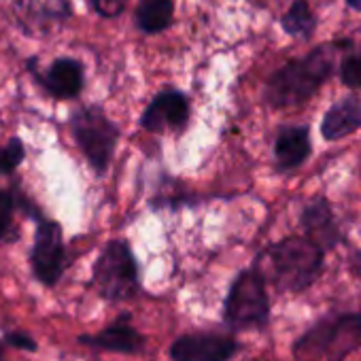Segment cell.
<instances>
[{
	"label": "cell",
	"instance_id": "1",
	"mask_svg": "<svg viewBox=\"0 0 361 361\" xmlns=\"http://www.w3.org/2000/svg\"><path fill=\"white\" fill-rule=\"evenodd\" d=\"M323 268V249L310 238H285L264 255V279L279 291L300 293L308 289Z\"/></svg>",
	"mask_w": 361,
	"mask_h": 361
},
{
	"label": "cell",
	"instance_id": "2",
	"mask_svg": "<svg viewBox=\"0 0 361 361\" xmlns=\"http://www.w3.org/2000/svg\"><path fill=\"white\" fill-rule=\"evenodd\" d=\"M361 348V310L342 312L317 321L293 344L298 359L344 361L350 353Z\"/></svg>",
	"mask_w": 361,
	"mask_h": 361
},
{
	"label": "cell",
	"instance_id": "3",
	"mask_svg": "<svg viewBox=\"0 0 361 361\" xmlns=\"http://www.w3.org/2000/svg\"><path fill=\"white\" fill-rule=\"evenodd\" d=\"M331 73V54L325 47L283 66L268 83L266 98L272 106H295L312 98Z\"/></svg>",
	"mask_w": 361,
	"mask_h": 361
},
{
	"label": "cell",
	"instance_id": "4",
	"mask_svg": "<svg viewBox=\"0 0 361 361\" xmlns=\"http://www.w3.org/2000/svg\"><path fill=\"white\" fill-rule=\"evenodd\" d=\"M224 317L234 329L266 325L270 317V300L266 293V279L259 270H245L236 276L226 300Z\"/></svg>",
	"mask_w": 361,
	"mask_h": 361
},
{
	"label": "cell",
	"instance_id": "5",
	"mask_svg": "<svg viewBox=\"0 0 361 361\" xmlns=\"http://www.w3.org/2000/svg\"><path fill=\"white\" fill-rule=\"evenodd\" d=\"M94 285L111 302L130 300L138 291L136 259L123 240H111L94 266Z\"/></svg>",
	"mask_w": 361,
	"mask_h": 361
},
{
	"label": "cell",
	"instance_id": "6",
	"mask_svg": "<svg viewBox=\"0 0 361 361\" xmlns=\"http://www.w3.org/2000/svg\"><path fill=\"white\" fill-rule=\"evenodd\" d=\"M73 132L77 145L81 147L90 164L98 172H104L119 136L117 126L100 109L92 106V109H81L73 117Z\"/></svg>",
	"mask_w": 361,
	"mask_h": 361
},
{
	"label": "cell",
	"instance_id": "7",
	"mask_svg": "<svg viewBox=\"0 0 361 361\" xmlns=\"http://www.w3.org/2000/svg\"><path fill=\"white\" fill-rule=\"evenodd\" d=\"M64 262H66V253H64L62 228L56 221L43 219L37 228L35 247L30 255L35 276L43 285L54 287L64 272Z\"/></svg>",
	"mask_w": 361,
	"mask_h": 361
},
{
	"label": "cell",
	"instance_id": "8",
	"mask_svg": "<svg viewBox=\"0 0 361 361\" xmlns=\"http://www.w3.org/2000/svg\"><path fill=\"white\" fill-rule=\"evenodd\" d=\"M240 350L238 340L217 331H196L178 336L170 344L172 361H230Z\"/></svg>",
	"mask_w": 361,
	"mask_h": 361
},
{
	"label": "cell",
	"instance_id": "9",
	"mask_svg": "<svg viewBox=\"0 0 361 361\" xmlns=\"http://www.w3.org/2000/svg\"><path fill=\"white\" fill-rule=\"evenodd\" d=\"M71 16L66 0H18L16 18L28 35H47Z\"/></svg>",
	"mask_w": 361,
	"mask_h": 361
},
{
	"label": "cell",
	"instance_id": "10",
	"mask_svg": "<svg viewBox=\"0 0 361 361\" xmlns=\"http://www.w3.org/2000/svg\"><path fill=\"white\" fill-rule=\"evenodd\" d=\"M81 344L98 348V350H109V353H123V355H136L145 350V338L138 329H134L128 323V314H123L119 321L113 325L104 327L98 334H87L79 338Z\"/></svg>",
	"mask_w": 361,
	"mask_h": 361
},
{
	"label": "cell",
	"instance_id": "11",
	"mask_svg": "<svg viewBox=\"0 0 361 361\" xmlns=\"http://www.w3.org/2000/svg\"><path fill=\"white\" fill-rule=\"evenodd\" d=\"M190 115L188 98L178 92H161L151 100L147 111L142 113V128L149 132H161L166 128H178L183 126Z\"/></svg>",
	"mask_w": 361,
	"mask_h": 361
},
{
	"label": "cell",
	"instance_id": "12",
	"mask_svg": "<svg viewBox=\"0 0 361 361\" xmlns=\"http://www.w3.org/2000/svg\"><path fill=\"white\" fill-rule=\"evenodd\" d=\"M304 230L308 238L319 245L321 249H331L340 240V230L334 221V215L329 211V204L325 200H317L304 209L302 215Z\"/></svg>",
	"mask_w": 361,
	"mask_h": 361
},
{
	"label": "cell",
	"instance_id": "13",
	"mask_svg": "<svg viewBox=\"0 0 361 361\" xmlns=\"http://www.w3.org/2000/svg\"><path fill=\"white\" fill-rule=\"evenodd\" d=\"M357 128H361V100L344 98L325 113L321 132L327 140H338Z\"/></svg>",
	"mask_w": 361,
	"mask_h": 361
},
{
	"label": "cell",
	"instance_id": "14",
	"mask_svg": "<svg viewBox=\"0 0 361 361\" xmlns=\"http://www.w3.org/2000/svg\"><path fill=\"white\" fill-rule=\"evenodd\" d=\"M43 83L56 98H73L81 92L83 68L77 60H71V58L58 60L45 73Z\"/></svg>",
	"mask_w": 361,
	"mask_h": 361
},
{
	"label": "cell",
	"instance_id": "15",
	"mask_svg": "<svg viewBox=\"0 0 361 361\" xmlns=\"http://www.w3.org/2000/svg\"><path fill=\"white\" fill-rule=\"evenodd\" d=\"M276 161L281 168H295L300 166L310 153V140L306 128H287L276 138Z\"/></svg>",
	"mask_w": 361,
	"mask_h": 361
},
{
	"label": "cell",
	"instance_id": "16",
	"mask_svg": "<svg viewBox=\"0 0 361 361\" xmlns=\"http://www.w3.org/2000/svg\"><path fill=\"white\" fill-rule=\"evenodd\" d=\"M174 7L170 0H142L136 9V24L142 32L155 35L172 24Z\"/></svg>",
	"mask_w": 361,
	"mask_h": 361
},
{
	"label": "cell",
	"instance_id": "17",
	"mask_svg": "<svg viewBox=\"0 0 361 361\" xmlns=\"http://www.w3.org/2000/svg\"><path fill=\"white\" fill-rule=\"evenodd\" d=\"M283 28L291 37H300V39H306L312 35L314 20H312V11H310L306 0H295V3L291 5V9L283 18Z\"/></svg>",
	"mask_w": 361,
	"mask_h": 361
},
{
	"label": "cell",
	"instance_id": "18",
	"mask_svg": "<svg viewBox=\"0 0 361 361\" xmlns=\"http://www.w3.org/2000/svg\"><path fill=\"white\" fill-rule=\"evenodd\" d=\"M24 159V145L20 138H11L5 147H0V174L13 172Z\"/></svg>",
	"mask_w": 361,
	"mask_h": 361
},
{
	"label": "cell",
	"instance_id": "19",
	"mask_svg": "<svg viewBox=\"0 0 361 361\" xmlns=\"http://www.w3.org/2000/svg\"><path fill=\"white\" fill-rule=\"evenodd\" d=\"M13 211H16V202H13L11 192L0 190V243H7L11 238Z\"/></svg>",
	"mask_w": 361,
	"mask_h": 361
},
{
	"label": "cell",
	"instance_id": "20",
	"mask_svg": "<svg viewBox=\"0 0 361 361\" xmlns=\"http://www.w3.org/2000/svg\"><path fill=\"white\" fill-rule=\"evenodd\" d=\"M340 79L348 87H361V54L350 56L340 66Z\"/></svg>",
	"mask_w": 361,
	"mask_h": 361
},
{
	"label": "cell",
	"instance_id": "21",
	"mask_svg": "<svg viewBox=\"0 0 361 361\" xmlns=\"http://www.w3.org/2000/svg\"><path fill=\"white\" fill-rule=\"evenodd\" d=\"M5 342L13 348H22V350H30V353L37 350V340L26 331H7Z\"/></svg>",
	"mask_w": 361,
	"mask_h": 361
},
{
	"label": "cell",
	"instance_id": "22",
	"mask_svg": "<svg viewBox=\"0 0 361 361\" xmlns=\"http://www.w3.org/2000/svg\"><path fill=\"white\" fill-rule=\"evenodd\" d=\"M92 5L102 18H117L126 7V0H92Z\"/></svg>",
	"mask_w": 361,
	"mask_h": 361
},
{
	"label": "cell",
	"instance_id": "23",
	"mask_svg": "<svg viewBox=\"0 0 361 361\" xmlns=\"http://www.w3.org/2000/svg\"><path fill=\"white\" fill-rule=\"evenodd\" d=\"M348 266H350V272H353L357 279H361V251H357V253L350 257V264H348Z\"/></svg>",
	"mask_w": 361,
	"mask_h": 361
},
{
	"label": "cell",
	"instance_id": "24",
	"mask_svg": "<svg viewBox=\"0 0 361 361\" xmlns=\"http://www.w3.org/2000/svg\"><path fill=\"white\" fill-rule=\"evenodd\" d=\"M346 3H348V7H353V9L361 11V0H346Z\"/></svg>",
	"mask_w": 361,
	"mask_h": 361
},
{
	"label": "cell",
	"instance_id": "25",
	"mask_svg": "<svg viewBox=\"0 0 361 361\" xmlns=\"http://www.w3.org/2000/svg\"><path fill=\"white\" fill-rule=\"evenodd\" d=\"M5 359V342H0V361Z\"/></svg>",
	"mask_w": 361,
	"mask_h": 361
}]
</instances>
